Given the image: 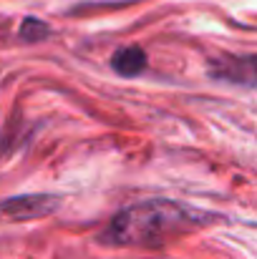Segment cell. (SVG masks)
I'll return each instance as SVG.
<instances>
[{
    "instance_id": "cell-1",
    "label": "cell",
    "mask_w": 257,
    "mask_h": 259,
    "mask_svg": "<svg viewBox=\"0 0 257 259\" xmlns=\"http://www.w3.org/2000/svg\"><path fill=\"white\" fill-rule=\"evenodd\" d=\"M214 222V214L199 211L181 201L169 199H149L119 211L101 234L103 244L111 247H164L176 237L207 227Z\"/></svg>"
},
{
    "instance_id": "cell-3",
    "label": "cell",
    "mask_w": 257,
    "mask_h": 259,
    "mask_svg": "<svg viewBox=\"0 0 257 259\" xmlns=\"http://www.w3.org/2000/svg\"><path fill=\"white\" fill-rule=\"evenodd\" d=\"M58 199L51 194H25V196H15L8 201H0V217L5 219H35V217H46L53 209H58Z\"/></svg>"
},
{
    "instance_id": "cell-5",
    "label": "cell",
    "mask_w": 257,
    "mask_h": 259,
    "mask_svg": "<svg viewBox=\"0 0 257 259\" xmlns=\"http://www.w3.org/2000/svg\"><path fill=\"white\" fill-rule=\"evenodd\" d=\"M51 35V28L43 23V20H35V18H25L23 25H20V38L33 43V40H43Z\"/></svg>"
},
{
    "instance_id": "cell-4",
    "label": "cell",
    "mask_w": 257,
    "mask_h": 259,
    "mask_svg": "<svg viewBox=\"0 0 257 259\" xmlns=\"http://www.w3.org/2000/svg\"><path fill=\"white\" fill-rule=\"evenodd\" d=\"M149 66V58L146 53L139 48V46H126V48H119L111 58V68L119 73V76H139L144 68Z\"/></svg>"
},
{
    "instance_id": "cell-2",
    "label": "cell",
    "mask_w": 257,
    "mask_h": 259,
    "mask_svg": "<svg viewBox=\"0 0 257 259\" xmlns=\"http://www.w3.org/2000/svg\"><path fill=\"white\" fill-rule=\"evenodd\" d=\"M209 73L219 81L240 83V86H257V56H217L209 63Z\"/></svg>"
}]
</instances>
